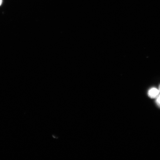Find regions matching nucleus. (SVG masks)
Masks as SVG:
<instances>
[{"instance_id":"obj_2","label":"nucleus","mask_w":160,"mask_h":160,"mask_svg":"<svg viewBox=\"0 0 160 160\" xmlns=\"http://www.w3.org/2000/svg\"><path fill=\"white\" fill-rule=\"evenodd\" d=\"M159 94L158 97L156 98V103H157L158 107L160 108V84L159 85Z\"/></svg>"},{"instance_id":"obj_1","label":"nucleus","mask_w":160,"mask_h":160,"mask_svg":"<svg viewBox=\"0 0 160 160\" xmlns=\"http://www.w3.org/2000/svg\"><path fill=\"white\" fill-rule=\"evenodd\" d=\"M159 94V90L155 88H152L148 91V96L152 99L156 98Z\"/></svg>"},{"instance_id":"obj_3","label":"nucleus","mask_w":160,"mask_h":160,"mask_svg":"<svg viewBox=\"0 0 160 160\" xmlns=\"http://www.w3.org/2000/svg\"><path fill=\"white\" fill-rule=\"evenodd\" d=\"M3 1L2 0H0V6H1L2 3Z\"/></svg>"}]
</instances>
